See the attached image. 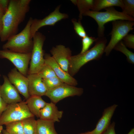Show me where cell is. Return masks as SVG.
Returning a JSON list of instances; mask_svg holds the SVG:
<instances>
[{"label": "cell", "mask_w": 134, "mask_h": 134, "mask_svg": "<svg viewBox=\"0 0 134 134\" xmlns=\"http://www.w3.org/2000/svg\"><path fill=\"white\" fill-rule=\"evenodd\" d=\"M31 0H10L3 17V27L0 34L1 41L7 40L17 34L20 24L29 11Z\"/></svg>", "instance_id": "6da1fadb"}, {"label": "cell", "mask_w": 134, "mask_h": 134, "mask_svg": "<svg viewBox=\"0 0 134 134\" xmlns=\"http://www.w3.org/2000/svg\"><path fill=\"white\" fill-rule=\"evenodd\" d=\"M94 46L82 53L71 56L69 59L68 73L71 76L75 75L80 68L88 62L100 59L104 52L107 40L104 36L98 37Z\"/></svg>", "instance_id": "7a4b0ae2"}, {"label": "cell", "mask_w": 134, "mask_h": 134, "mask_svg": "<svg viewBox=\"0 0 134 134\" xmlns=\"http://www.w3.org/2000/svg\"><path fill=\"white\" fill-rule=\"evenodd\" d=\"M33 19L30 17L23 30L10 38L2 46L3 49L21 53L31 52L33 40L31 37L30 28Z\"/></svg>", "instance_id": "3957f363"}, {"label": "cell", "mask_w": 134, "mask_h": 134, "mask_svg": "<svg viewBox=\"0 0 134 134\" xmlns=\"http://www.w3.org/2000/svg\"><path fill=\"white\" fill-rule=\"evenodd\" d=\"M104 12L95 11L89 10L86 12L83 16H89L95 20L98 26L97 34L98 37L104 36V25L110 21L122 20L134 21V18L119 12L112 7L104 9Z\"/></svg>", "instance_id": "277c9868"}, {"label": "cell", "mask_w": 134, "mask_h": 134, "mask_svg": "<svg viewBox=\"0 0 134 134\" xmlns=\"http://www.w3.org/2000/svg\"><path fill=\"white\" fill-rule=\"evenodd\" d=\"M33 116H34L30 111L26 101L11 103L7 105L0 117V125H5Z\"/></svg>", "instance_id": "5b68a950"}, {"label": "cell", "mask_w": 134, "mask_h": 134, "mask_svg": "<svg viewBox=\"0 0 134 134\" xmlns=\"http://www.w3.org/2000/svg\"><path fill=\"white\" fill-rule=\"evenodd\" d=\"M32 39L33 45L28 75L37 73L44 64V54L43 47L45 37L37 31Z\"/></svg>", "instance_id": "8992f818"}, {"label": "cell", "mask_w": 134, "mask_h": 134, "mask_svg": "<svg viewBox=\"0 0 134 134\" xmlns=\"http://www.w3.org/2000/svg\"><path fill=\"white\" fill-rule=\"evenodd\" d=\"M112 29L109 34L111 38L106 46L104 52L106 56H108L116 44L122 40L123 38L130 31L134 29V21L119 20L112 22Z\"/></svg>", "instance_id": "52a82bcc"}, {"label": "cell", "mask_w": 134, "mask_h": 134, "mask_svg": "<svg viewBox=\"0 0 134 134\" xmlns=\"http://www.w3.org/2000/svg\"><path fill=\"white\" fill-rule=\"evenodd\" d=\"M31 55V52L21 53L8 49L0 50V58H5L9 60L20 72L26 77L28 75V65Z\"/></svg>", "instance_id": "ba28073f"}, {"label": "cell", "mask_w": 134, "mask_h": 134, "mask_svg": "<svg viewBox=\"0 0 134 134\" xmlns=\"http://www.w3.org/2000/svg\"><path fill=\"white\" fill-rule=\"evenodd\" d=\"M83 92V89L82 88L64 83L55 88L47 90L45 96L48 97L51 102L55 104L69 97L81 96Z\"/></svg>", "instance_id": "9c48e42d"}, {"label": "cell", "mask_w": 134, "mask_h": 134, "mask_svg": "<svg viewBox=\"0 0 134 134\" xmlns=\"http://www.w3.org/2000/svg\"><path fill=\"white\" fill-rule=\"evenodd\" d=\"M60 5L58 6L53 12L43 19H33L30 28L32 39L35 33L41 27L46 26H53L59 21L68 17L67 14L60 12Z\"/></svg>", "instance_id": "30bf717a"}, {"label": "cell", "mask_w": 134, "mask_h": 134, "mask_svg": "<svg viewBox=\"0 0 134 134\" xmlns=\"http://www.w3.org/2000/svg\"><path fill=\"white\" fill-rule=\"evenodd\" d=\"M10 82L15 87L19 93L27 100L30 97L28 93L29 80L27 77L20 72L16 68L11 69L8 74Z\"/></svg>", "instance_id": "8fae6325"}, {"label": "cell", "mask_w": 134, "mask_h": 134, "mask_svg": "<svg viewBox=\"0 0 134 134\" xmlns=\"http://www.w3.org/2000/svg\"><path fill=\"white\" fill-rule=\"evenodd\" d=\"M4 82L0 86V97L7 104L22 101L19 92L9 81L7 77L3 75Z\"/></svg>", "instance_id": "7c38bea8"}, {"label": "cell", "mask_w": 134, "mask_h": 134, "mask_svg": "<svg viewBox=\"0 0 134 134\" xmlns=\"http://www.w3.org/2000/svg\"><path fill=\"white\" fill-rule=\"evenodd\" d=\"M50 52L54 60L65 71L68 73L70 59L71 56V51L68 47L62 45L53 47Z\"/></svg>", "instance_id": "4fadbf2b"}, {"label": "cell", "mask_w": 134, "mask_h": 134, "mask_svg": "<svg viewBox=\"0 0 134 134\" xmlns=\"http://www.w3.org/2000/svg\"><path fill=\"white\" fill-rule=\"evenodd\" d=\"M44 63L51 67L56 76L63 82L75 86L78 84L77 80L63 70L50 54H44Z\"/></svg>", "instance_id": "5bb4252c"}, {"label": "cell", "mask_w": 134, "mask_h": 134, "mask_svg": "<svg viewBox=\"0 0 134 134\" xmlns=\"http://www.w3.org/2000/svg\"><path fill=\"white\" fill-rule=\"evenodd\" d=\"M118 105L114 104L105 109L95 128L89 131L90 134H103L110 124V121Z\"/></svg>", "instance_id": "9a60e30c"}, {"label": "cell", "mask_w": 134, "mask_h": 134, "mask_svg": "<svg viewBox=\"0 0 134 134\" xmlns=\"http://www.w3.org/2000/svg\"><path fill=\"white\" fill-rule=\"evenodd\" d=\"M27 77L29 80L28 91L30 96L45 95L47 90L41 77L37 73L28 74Z\"/></svg>", "instance_id": "2e32d148"}, {"label": "cell", "mask_w": 134, "mask_h": 134, "mask_svg": "<svg viewBox=\"0 0 134 134\" xmlns=\"http://www.w3.org/2000/svg\"><path fill=\"white\" fill-rule=\"evenodd\" d=\"M63 114L62 111L59 110L54 103H47L40 110L39 119L49 120L55 122H60Z\"/></svg>", "instance_id": "e0dca14e"}, {"label": "cell", "mask_w": 134, "mask_h": 134, "mask_svg": "<svg viewBox=\"0 0 134 134\" xmlns=\"http://www.w3.org/2000/svg\"><path fill=\"white\" fill-rule=\"evenodd\" d=\"M26 102L31 112L38 118H39L40 110L47 103L42 99L41 97L36 96H30Z\"/></svg>", "instance_id": "ac0fdd59"}, {"label": "cell", "mask_w": 134, "mask_h": 134, "mask_svg": "<svg viewBox=\"0 0 134 134\" xmlns=\"http://www.w3.org/2000/svg\"><path fill=\"white\" fill-rule=\"evenodd\" d=\"M37 121L36 134H58L52 121L39 119Z\"/></svg>", "instance_id": "d6986e66"}, {"label": "cell", "mask_w": 134, "mask_h": 134, "mask_svg": "<svg viewBox=\"0 0 134 134\" xmlns=\"http://www.w3.org/2000/svg\"><path fill=\"white\" fill-rule=\"evenodd\" d=\"M123 6L122 0H95L91 10L99 11L102 9L113 6H118L122 9Z\"/></svg>", "instance_id": "ffe728a7"}, {"label": "cell", "mask_w": 134, "mask_h": 134, "mask_svg": "<svg viewBox=\"0 0 134 134\" xmlns=\"http://www.w3.org/2000/svg\"><path fill=\"white\" fill-rule=\"evenodd\" d=\"M75 5L77 6L79 12V20H81L83 14L86 11L91 9L93 7L94 0H71Z\"/></svg>", "instance_id": "44dd1931"}, {"label": "cell", "mask_w": 134, "mask_h": 134, "mask_svg": "<svg viewBox=\"0 0 134 134\" xmlns=\"http://www.w3.org/2000/svg\"><path fill=\"white\" fill-rule=\"evenodd\" d=\"M24 134H36L37 121L33 116L22 120Z\"/></svg>", "instance_id": "7402d4cb"}, {"label": "cell", "mask_w": 134, "mask_h": 134, "mask_svg": "<svg viewBox=\"0 0 134 134\" xmlns=\"http://www.w3.org/2000/svg\"><path fill=\"white\" fill-rule=\"evenodd\" d=\"M124 54L126 57L128 61L133 64H134V53L128 50L122 40L119 42L114 49Z\"/></svg>", "instance_id": "603a6c76"}, {"label": "cell", "mask_w": 134, "mask_h": 134, "mask_svg": "<svg viewBox=\"0 0 134 134\" xmlns=\"http://www.w3.org/2000/svg\"><path fill=\"white\" fill-rule=\"evenodd\" d=\"M5 125L6 130L10 134H24L22 121L10 122Z\"/></svg>", "instance_id": "cb8c5ba5"}, {"label": "cell", "mask_w": 134, "mask_h": 134, "mask_svg": "<svg viewBox=\"0 0 134 134\" xmlns=\"http://www.w3.org/2000/svg\"><path fill=\"white\" fill-rule=\"evenodd\" d=\"M42 81L47 90L55 88L64 83L57 76L42 79Z\"/></svg>", "instance_id": "d4e9b609"}, {"label": "cell", "mask_w": 134, "mask_h": 134, "mask_svg": "<svg viewBox=\"0 0 134 134\" xmlns=\"http://www.w3.org/2000/svg\"><path fill=\"white\" fill-rule=\"evenodd\" d=\"M37 74L42 79L57 76L51 67L45 63Z\"/></svg>", "instance_id": "484cf974"}, {"label": "cell", "mask_w": 134, "mask_h": 134, "mask_svg": "<svg viewBox=\"0 0 134 134\" xmlns=\"http://www.w3.org/2000/svg\"><path fill=\"white\" fill-rule=\"evenodd\" d=\"M123 7L122 12L132 17H134V0H122Z\"/></svg>", "instance_id": "4316f807"}, {"label": "cell", "mask_w": 134, "mask_h": 134, "mask_svg": "<svg viewBox=\"0 0 134 134\" xmlns=\"http://www.w3.org/2000/svg\"><path fill=\"white\" fill-rule=\"evenodd\" d=\"M80 21L79 20L78 21H77L75 19H73L71 20L76 33L80 37L82 38L87 35Z\"/></svg>", "instance_id": "83f0119b"}, {"label": "cell", "mask_w": 134, "mask_h": 134, "mask_svg": "<svg viewBox=\"0 0 134 134\" xmlns=\"http://www.w3.org/2000/svg\"><path fill=\"white\" fill-rule=\"evenodd\" d=\"M97 38L92 36H89L87 35L82 38V49L80 53H83L89 50V49L96 40Z\"/></svg>", "instance_id": "f1b7e54d"}, {"label": "cell", "mask_w": 134, "mask_h": 134, "mask_svg": "<svg viewBox=\"0 0 134 134\" xmlns=\"http://www.w3.org/2000/svg\"><path fill=\"white\" fill-rule=\"evenodd\" d=\"M123 43L127 47L134 49V35L132 34H127L122 39Z\"/></svg>", "instance_id": "f546056e"}, {"label": "cell", "mask_w": 134, "mask_h": 134, "mask_svg": "<svg viewBox=\"0 0 134 134\" xmlns=\"http://www.w3.org/2000/svg\"><path fill=\"white\" fill-rule=\"evenodd\" d=\"M115 123L113 122L103 134H116L115 129Z\"/></svg>", "instance_id": "4dcf8cb0"}, {"label": "cell", "mask_w": 134, "mask_h": 134, "mask_svg": "<svg viewBox=\"0 0 134 134\" xmlns=\"http://www.w3.org/2000/svg\"><path fill=\"white\" fill-rule=\"evenodd\" d=\"M10 1L9 0H0V6L4 13L8 9Z\"/></svg>", "instance_id": "1f68e13d"}, {"label": "cell", "mask_w": 134, "mask_h": 134, "mask_svg": "<svg viewBox=\"0 0 134 134\" xmlns=\"http://www.w3.org/2000/svg\"><path fill=\"white\" fill-rule=\"evenodd\" d=\"M7 105L0 96V117L6 109Z\"/></svg>", "instance_id": "d6a6232c"}, {"label": "cell", "mask_w": 134, "mask_h": 134, "mask_svg": "<svg viewBox=\"0 0 134 134\" xmlns=\"http://www.w3.org/2000/svg\"><path fill=\"white\" fill-rule=\"evenodd\" d=\"M4 14L3 13H0V34L1 32L3 29V17Z\"/></svg>", "instance_id": "836d02e7"}, {"label": "cell", "mask_w": 134, "mask_h": 134, "mask_svg": "<svg viewBox=\"0 0 134 134\" xmlns=\"http://www.w3.org/2000/svg\"><path fill=\"white\" fill-rule=\"evenodd\" d=\"M1 133L2 134H10L7 132L6 130H3Z\"/></svg>", "instance_id": "e575fe53"}, {"label": "cell", "mask_w": 134, "mask_h": 134, "mask_svg": "<svg viewBox=\"0 0 134 134\" xmlns=\"http://www.w3.org/2000/svg\"><path fill=\"white\" fill-rule=\"evenodd\" d=\"M127 134H134V129L132 128Z\"/></svg>", "instance_id": "d590c367"}, {"label": "cell", "mask_w": 134, "mask_h": 134, "mask_svg": "<svg viewBox=\"0 0 134 134\" xmlns=\"http://www.w3.org/2000/svg\"><path fill=\"white\" fill-rule=\"evenodd\" d=\"M3 127L2 126L0 125V133H1L3 130Z\"/></svg>", "instance_id": "8d00e7d4"}, {"label": "cell", "mask_w": 134, "mask_h": 134, "mask_svg": "<svg viewBox=\"0 0 134 134\" xmlns=\"http://www.w3.org/2000/svg\"><path fill=\"white\" fill-rule=\"evenodd\" d=\"M90 134L89 133V131H88V132H85V133H82L79 134Z\"/></svg>", "instance_id": "74e56055"}, {"label": "cell", "mask_w": 134, "mask_h": 134, "mask_svg": "<svg viewBox=\"0 0 134 134\" xmlns=\"http://www.w3.org/2000/svg\"><path fill=\"white\" fill-rule=\"evenodd\" d=\"M0 13H4L2 9L0 6Z\"/></svg>", "instance_id": "f35d334b"}, {"label": "cell", "mask_w": 134, "mask_h": 134, "mask_svg": "<svg viewBox=\"0 0 134 134\" xmlns=\"http://www.w3.org/2000/svg\"><path fill=\"white\" fill-rule=\"evenodd\" d=\"M1 75H0V76Z\"/></svg>", "instance_id": "ab89813d"}, {"label": "cell", "mask_w": 134, "mask_h": 134, "mask_svg": "<svg viewBox=\"0 0 134 134\" xmlns=\"http://www.w3.org/2000/svg\"><path fill=\"white\" fill-rule=\"evenodd\" d=\"M0 134H2V133H0Z\"/></svg>", "instance_id": "60d3db41"}]
</instances>
